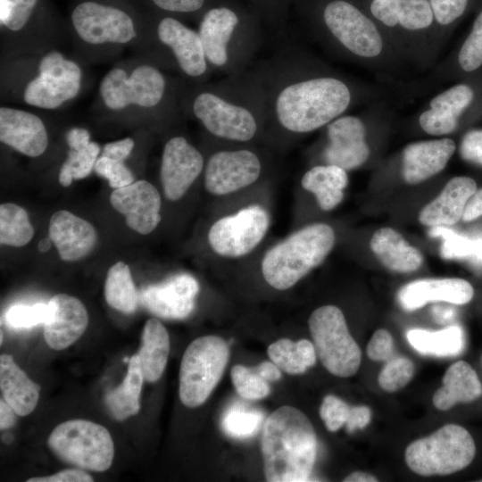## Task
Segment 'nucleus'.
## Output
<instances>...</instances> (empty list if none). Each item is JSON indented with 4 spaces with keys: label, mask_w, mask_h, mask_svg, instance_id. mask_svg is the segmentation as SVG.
<instances>
[{
    "label": "nucleus",
    "mask_w": 482,
    "mask_h": 482,
    "mask_svg": "<svg viewBox=\"0 0 482 482\" xmlns=\"http://www.w3.org/2000/svg\"><path fill=\"white\" fill-rule=\"evenodd\" d=\"M313 31L333 55L368 69L381 79L397 78L406 65L362 0L319 2Z\"/></svg>",
    "instance_id": "nucleus-3"
},
{
    "label": "nucleus",
    "mask_w": 482,
    "mask_h": 482,
    "mask_svg": "<svg viewBox=\"0 0 482 482\" xmlns=\"http://www.w3.org/2000/svg\"><path fill=\"white\" fill-rule=\"evenodd\" d=\"M181 108L183 116L198 121L217 142L251 145L266 137L265 94L255 68L217 81L187 84Z\"/></svg>",
    "instance_id": "nucleus-2"
},
{
    "label": "nucleus",
    "mask_w": 482,
    "mask_h": 482,
    "mask_svg": "<svg viewBox=\"0 0 482 482\" xmlns=\"http://www.w3.org/2000/svg\"><path fill=\"white\" fill-rule=\"evenodd\" d=\"M406 337L411 346L423 355L456 356L462 352L465 344L464 332L456 325L435 332L413 328Z\"/></svg>",
    "instance_id": "nucleus-37"
},
{
    "label": "nucleus",
    "mask_w": 482,
    "mask_h": 482,
    "mask_svg": "<svg viewBox=\"0 0 482 482\" xmlns=\"http://www.w3.org/2000/svg\"><path fill=\"white\" fill-rule=\"evenodd\" d=\"M405 63L420 71L435 66L441 52L428 0H362Z\"/></svg>",
    "instance_id": "nucleus-8"
},
{
    "label": "nucleus",
    "mask_w": 482,
    "mask_h": 482,
    "mask_svg": "<svg viewBox=\"0 0 482 482\" xmlns=\"http://www.w3.org/2000/svg\"><path fill=\"white\" fill-rule=\"evenodd\" d=\"M39 4L40 0H0L1 60L51 48L35 25Z\"/></svg>",
    "instance_id": "nucleus-19"
},
{
    "label": "nucleus",
    "mask_w": 482,
    "mask_h": 482,
    "mask_svg": "<svg viewBox=\"0 0 482 482\" xmlns=\"http://www.w3.org/2000/svg\"><path fill=\"white\" fill-rule=\"evenodd\" d=\"M335 242V231L326 223L298 229L266 252L261 264L264 280L277 290L292 287L322 263Z\"/></svg>",
    "instance_id": "nucleus-10"
},
{
    "label": "nucleus",
    "mask_w": 482,
    "mask_h": 482,
    "mask_svg": "<svg viewBox=\"0 0 482 482\" xmlns=\"http://www.w3.org/2000/svg\"><path fill=\"white\" fill-rule=\"evenodd\" d=\"M253 369L260 377L267 381H276L281 377L280 369L273 362H263Z\"/></svg>",
    "instance_id": "nucleus-58"
},
{
    "label": "nucleus",
    "mask_w": 482,
    "mask_h": 482,
    "mask_svg": "<svg viewBox=\"0 0 482 482\" xmlns=\"http://www.w3.org/2000/svg\"><path fill=\"white\" fill-rule=\"evenodd\" d=\"M350 406L340 398L328 395L320 405V415L326 428L329 431H337L344 425L348 419Z\"/></svg>",
    "instance_id": "nucleus-49"
},
{
    "label": "nucleus",
    "mask_w": 482,
    "mask_h": 482,
    "mask_svg": "<svg viewBox=\"0 0 482 482\" xmlns=\"http://www.w3.org/2000/svg\"><path fill=\"white\" fill-rule=\"evenodd\" d=\"M0 388L4 400L18 416H27L36 408L40 386L15 363L12 356H0Z\"/></svg>",
    "instance_id": "nucleus-31"
},
{
    "label": "nucleus",
    "mask_w": 482,
    "mask_h": 482,
    "mask_svg": "<svg viewBox=\"0 0 482 482\" xmlns=\"http://www.w3.org/2000/svg\"><path fill=\"white\" fill-rule=\"evenodd\" d=\"M263 422V414L241 405L231 406L222 419V428L235 438H249L257 434Z\"/></svg>",
    "instance_id": "nucleus-43"
},
{
    "label": "nucleus",
    "mask_w": 482,
    "mask_h": 482,
    "mask_svg": "<svg viewBox=\"0 0 482 482\" xmlns=\"http://www.w3.org/2000/svg\"><path fill=\"white\" fill-rule=\"evenodd\" d=\"M437 29L441 49L453 28L472 8L475 0H428Z\"/></svg>",
    "instance_id": "nucleus-42"
},
{
    "label": "nucleus",
    "mask_w": 482,
    "mask_h": 482,
    "mask_svg": "<svg viewBox=\"0 0 482 482\" xmlns=\"http://www.w3.org/2000/svg\"><path fill=\"white\" fill-rule=\"evenodd\" d=\"M347 184V170L327 163L312 166L301 179L303 188L315 195L323 211H331L342 202Z\"/></svg>",
    "instance_id": "nucleus-34"
},
{
    "label": "nucleus",
    "mask_w": 482,
    "mask_h": 482,
    "mask_svg": "<svg viewBox=\"0 0 482 482\" xmlns=\"http://www.w3.org/2000/svg\"><path fill=\"white\" fill-rule=\"evenodd\" d=\"M170 351L167 329L157 319H149L144 327L137 356L144 378L157 381L166 367Z\"/></svg>",
    "instance_id": "nucleus-35"
},
{
    "label": "nucleus",
    "mask_w": 482,
    "mask_h": 482,
    "mask_svg": "<svg viewBox=\"0 0 482 482\" xmlns=\"http://www.w3.org/2000/svg\"><path fill=\"white\" fill-rule=\"evenodd\" d=\"M477 95L472 85L460 82L433 96L418 112L419 129L431 136L455 132L461 120L475 103Z\"/></svg>",
    "instance_id": "nucleus-21"
},
{
    "label": "nucleus",
    "mask_w": 482,
    "mask_h": 482,
    "mask_svg": "<svg viewBox=\"0 0 482 482\" xmlns=\"http://www.w3.org/2000/svg\"><path fill=\"white\" fill-rule=\"evenodd\" d=\"M49 316L44 323V337L47 345L62 350L75 343L85 332L88 314L84 304L76 297L58 294L49 303Z\"/></svg>",
    "instance_id": "nucleus-25"
},
{
    "label": "nucleus",
    "mask_w": 482,
    "mask_h": 482,
    "mask_svg": "<svg viewBox=\"0 0 482 482\" xmlns=\"http://www.w3.org/2000/svg\"><path fill=\"white\" fill-rule=\"evenodd\" d=\"M156 9L167 12L168 15H190L202 11L206 0H148Z\"/></svg>",
    "instance_id": "nucleus-50"
},
{
    "label": "nucleus",
    "mask_w": 482,
    "mask_h": 482,
    "mask_svg": "<svg viewBox=\"0 0 482 482\" xmlns=\"http://www.w3.org/2000/svg\"><path fill=\"white\" fill-rule=\"evenodd\" d=\"M255 70L265 94L266 137L281 144L387 98L384 88L346 76L303 51L282 52Z\"/></svg>",
    "instance_id": "nucleus-1"
},
{
    "label": "nucleus",
    "mask_w": 482,
    "mask_h": 482,
    "mask_svg": "<svg viewBox=\"0 0 482 482\" xmlns=\"http://www.w3.org/2000/svg\"><path fill=\"white\" fill-rule=\"evenodd\" d=\"M48 233L60 258L66 262L85 257L97 240L96 231L88 221L64 210L51 216Z\"/></svg>",
    "instance_id": "nucleus-28"
},
{
    "label": "nucleus",
    "mask_w": 482,
    "mask_h": 482,
    "mask_svg": "<svg viewBox=\"0 0 482 482\" xmlns=\"http://www.w3.org/2000/svg\"><path fill=\"white\" fill-rule=\"evenodd\" d=\"M479 216H482V188L476 190L469 199L461 220L471 221Z\"/></svg>",
    "instance_id": "nucleus-57"
},
{
    "label": "nucleus",
    "mask_w": 482,
    "mask_h": 482,
    "mask_svg": "<svg viewBox=\"0 0 482 482\" xmlns=\"http://www.w3.org/2000/svg\"><path fill=\"white\" fill-rule=\"evenodd\" d=\"M112 207L125 216L127 225L139 234L146 235L161 221V196L157 188L146 180L117 188L111 194Z\"/></svg>",
    "instance_id": "nucleus-23"
},
{
    "label": "nucleus",
    "mask_w": 482,
    "mask_h": 482,
    "mask_svg": "<svg viewBox=\"0 0 482 482\" xmlns=\"http://www.w3.org/2000/svg\"><path fill=\"white\" fill-rule=\"evenodd\" d=\"M482 395V385L476 371L464 361L452 364L443 378V386L433 395V404L441 411L459 403H470Z\"/></svg>",
    "instance_id": "nucleus-33"
},
{
    "label": "nucleus",
    "mask_w": 482,
    "mask_h": 482,
    "mask_svg": "<svg viewBox=\"0 0 482 482\" xmlns=\"http://www.w3.org/2000/svg\"><path fill=\"white\" fill-rule=\"evenodd\" d=\"M270 225L268 211L260 204H251L218 219L209 229L208 244L218 256L241 258L260 245Z\"/></svg>",
    "instance_id": "nucleus-18"
},
{
    "label": "nucleus",
    "mask_w": 482,
    "mask_h": 482,
    "mask_svg": "<svg viewBox=\"0 0 482 482\" xmlns=\"http://www.w3.org/2000/svg\"><path fill=\"white\" fill-rule=\"evenodd\" d=\"M52 240L51 238H43L38 243V250L42 253L47 252L51 247Z\"/></svg>",
    "instance_id": "nucleus-62"
},
{
    "label": "nucleus",
    "mask_w": 482,
    "mask_h": 482,
    "mask_svg": "<svg viewBox=\"0 0 482 482\" xmlns=\"http://www.w3.org/2000/svg\"><path fill=\"white\" fill-rule=\"evenodd\" d=\"M187 84L139 54L117 62L104 74L96 112L170 123L183 116L181 100Z\"/></svg>",
    "instance_id": "nucleus-4"
},
{
    "label": "nucleus",
    "mask_w": 482,
    "mask_h": 482,
    "mask_svg": "<svg viewBox=\"0 0 482 482\" xmlns=\"http://www.w3.org/2000/svg\"><path fill=\"white\" fill-rule=\"evenodd\" d=\"M93 478L83 469H70L46 477L31 478L27 482H92Z\"/></svg>",
    "instance_id": "nucleus-53"
},
{
    "label": "nucleus",
    "mask_w": 482,
    "mask_h": 482,
    "mask_svg": "<svg viewBox=\"0 0 482 482\" xmlns=\"http://www.w3.org/2000/svg\"><path fill=\"white\" fill-rule=\"evenodd\" d=\"M394 112L386 100L375 102L357 114H343L324 127L325 143L320 150L322 163L345 170L364 165L371 157L370 131Z\"/></svg>",
    "instance_id": "nucleus-12"
},
{
    "label": "nucleus",
    "mask_w": 482,
    "mask_h": 482,
    "mask_svg": "<svg viewBox=\"0 0 482 482\" xmlns=\"http://www.w3.org/2000/svg\"><path fill=\"white\" fill-rule=\"evenodd\" d=\"M145 378L137 354L129 360L128 371L117 387L108 392L104 402L112 417L123 420L140 410V393Z\"/></svg>",
    "instance_id": "nucleus-36"
},
{
    "label": "nucleus",
    "mask_w": 482,
    "mask_h": 482,
    "mask_svg": "<svg viewBox=\"0 0 482 482\" xmlns=\"http://www.w3.org/2000/svg\"><path fill=\"white\" fill-rule=\"evenodd\" d=\"M477 190L475 180L460 176L450 179L438 196L420 212L419 220L428 227H445L461 220L465 206Z\"/></svg>",
    "instance_id": "nucleus-30"
},
{
    "label": "nucleus",
    "mask_w": 482,
    "mask_h": 482,
    "mask_svg": "<svg viewBox=\"0 0 482 482\" xmlns=\"http://www.w3.org/2000/svg\"><path fill=\"white\" fill-rule=\"evenodd\" d=\"M378 479L374 476L365 472H353L347 476L345 482H376Z\"/></svg>",
    "instance_id": "nucleus-61"
},
{
    "label": "nucleus",
    "mask_w": 482,
    "mask_h": 482,
    "mask_svg": "<svg viewBox=\"0 0 482 482\" xmlns=\"http://www.w3.org/2000/svg\"><path fill=\"white\" fill-rule=\"evenodd\" d=\"M221 144L206 157L204 170L205 189L219 196L252 186L264 170L262 155L250 145Z\"/></svg>",
    "instance_id": "nucleus-17"
},
{
    "label": "nucleus",
    "mask_w": 482,
    "mask_h": 482,
    "mask_svg": "<svg viewBox=\"0 0 482 482\" xmlns=\"http://www.w3.org/2000/svg\"><path fill=\"white\" fill-rule=\"evenodd\" d=\"M95 171L108 180L111 187L117 189L132 184L135 177L130 169L122 161H117L101 155L98 157Z\"/></svg>",
    "instance_id": "nucleus-48"
},
{
    "label": "nucleus",
    "mask_w": 482,
    "mask_h": 482,
    "mask_svg": "<svg viewBox=\"0 0 482 482\" xmlns=\"http://www.w3.org/2000/svg\"><path fill=\"white\" fill-rule=\"evenodd\" d=\"M229 358V345L204 336L186 349L179 370V398L189 408L203 404L220 380Z\"/></svg>",
    "instance_id": "nucleus-15"
},
{
    "label": "nucleus",
    "mask_w": 482,
    "mask_h": 482,
    "mask_svg": "<svg viewBox=\"0 0 482 482\" xmlns=\"http://www.w3.org/2000/svg\"><path fill=\"white\" fill-rule=\"evenodd\" d=\"M267 352L270 360L288 374L303 373L316 362L314 345L307 339L293 342L281 338L272 343Z\"/></svg>",
    "instance_id": "nucleus-38"
},
{
    "label": "nucleus",
    "mask_w": 482,
    "mask_h": 482,
    "mask_svg": "<svg viewBox=\"0 0 482 482\" xmlns=\"http://www.w3.org/2000/svg\"><path fill=\"white\" fill-rule=\"evenodd\" d=\"M47 445L61 461L92 471L108 470L114 456L109 431L86 420H71L56 426L48 436Z\"/></svg>",
    "instance_id": "nucleus-14"
},
{
    "label": "nucleus",
    "mask_w": 482,
    "mask_h": 482,
    "mask_svg": "<svg viewBox=\"0 0 482 482\" xmlns=\"http://www.w3.org/2000/svg\"><path fill=\"white\" fill-rule=\"evenodd\" d=\"M0 140L28 157L42 155L48 146V132L35 112L14 106L0 107Z\"/></svg>",
    "instance_id": "nucleus-24"
},
{
    "label": "nucleus",
    "mask_w": 482,
    "mask_h": 482,
    "mask_svg": "<svg viewBox=\"0 0 482 482\" xmlns=\"http://www.w3.org/2000/svg\"><path fill=\"white\" fill-rule=\"evenodd\" d=\"M231 380L237 394L246 400H261L270 394L268 381L253 369L236 365L231 370Z\"/></svg>",
    "instance_id": "nucleus-45"
},
{
    "label": "nucleus",
    "mask_w": 482,
    "mask_h": 482,
    "mask_svg": "<svg viewBox=\"0 0 482 482\" xmlns=\"http://www.w3.org/2000/svg\"><path fill=\"white\" fill-rule=\"evenodd\" d=\"M459 150L463 160L482 166V129L469 130L463 136Z\"/></svg>",
    "instance_id": "nucleus-52"
},
{
    "label": "nucleus",
    "mask_w": 482,
    "mask_h": 482,
    "mask_svg": "<svg viewBox=\"0 0 482 482\" xmlns=\"http://www.w3.org/2000/svg\"><path fill=\"white\" fill-rule=\"evenodd\" d=\"M414 374V365L403 356L391 357L378 376L379 386L386 392H395L406 386Z\"/></svg>",
    "instance_id": "nucleus-46"
},
{
    "label": "nucleus",
    "mask_w": 482,
    "mask_h": 482,
    "mask_svg": "<svg viewBox=\"0 0 482 482\" xmlns=\"http://www.w3.org/2000/svg\"><path fill=\"white\" fill-rule=\"evenodd\" d=\"M134 146V139L132 137H125L106 143L103 147L102 155L113 160L125 162L132 153Z\"/></svg>",
    "instance_id": "nucleus-54"
},
{
    "label": "nucleus",
    "mask_w": 482,
    "mask_h": 482,
    "mask_svg": "<svg viewBox=\"0 0 482 482\" xmlns=\"http://www.w3.org/2000/svg\"><path fill=\"white\" fill-rule=\"evenodd\" d=\"M308 324L316 353L328 371L342 378L355 374L362 352L342 311L335 305L320 306L312 312Z\"/></svg>",
    "instance_id": "nucleus-16"
},
{
    "label": "nucleus",
    "mask_w": 482,
    "mask_h": 482,
    "mask_svg": "<svg viewBox=\"0 0 482 482\" xmlns=\"http://www.w3.org/2000/svg\"><path fill=\"white\" fill-rule=\"evenodd\" d=\"M104 296L111 307L123 313H132L137 308L139 294L129 267L125 262H118L109 269L104 284Z\"/></svg>",
    "instance_id": "nucleus-39"
},
{
    "label": "nucleus",
    "mask_w": 482,
    "mask_h": 482,
    "mask_svg": "<svg viewBox=\"0 0 482 482\" xmlns=\"http://www.w3.org/2000/svg\"><path fill=\"white\" fill-rule=\"evenodd\" d=\"M17 415L4 399L0 401V428L2 430L12 428L16 423Z\"/></svg>",
    "instance_id": "nucleus-59"
},
{
    "label": "nucleus",
    "mask_w": 482,
    "mask_h": 482,
    "mask_svg": "<svg viewBox=\"0 0 482 482\" xmlns=\"http://www.w3.org/2000/svg\"><path fill=\"white\" fill-rule=\"evenodd\" d=\"M476 445L466 428L447 424L429 436L411 443L405 450L408 467L421 476L448 475L472 461Z\"/></svg>",
    "instance_id": "nucleus-13"
},
{
    "label": "nucleus",
    "mask_w": 482,
    "mask_h": 482,
    "mask_svg": "<svg viewBox=\"0 0 482 482\" xmlns=\"http://www.w3.org/2000/svg\"><path fill=\"white\" fill-rule=\"evenodd\" d=\"M456 145L448 137L411 143L400 155V173L410 185L423 182L441 172L454 154Z\"/></svg>",
    "instance_id": "nucleus-26"
},
{
    "label": "nucleus",
    "mask_w": 482,
    "mask_h": 482,
    "mask_svg": "<svg viewBox=\"0 0 482 482\" xmlns=\"http://www.w3.org/2000/svg\"><path fill=\"white\" fill-rule=\"evenodd\" d=\"M149 23L120 4L81 0L71 11L70 30L79 55L100 61L132 47L142 51Z\"/></svg>",
    "instance_id": "nucleus-6"
},
{
    "label": "nucleus",
    "mask_w": 482,
    "mask_h": 482,
    "mask_svg": "<svg viewBox=\"0 0 482 482\" xmlns=\"http://www.w3.org/2000/svg\"><path fill=\"white\" fill-rule=\"evenodd\" d=\"M434 320L439 324L449 323L455 318L456 312L453 307L436 304L431 309Z\"/></svg>",
    "instance_id": "nucleus-60"
},
{
    "label": "nucleus",
    "mask_w": 482,
    "mask_h": 482,
    "mask_svg": "<svg viewBox=\"0 0 482 482\" xmlns=\"http://www.w3.org/2000/svg\"><path fill=\"white\" fill-rule=\"evenodd\" d=\"M206 158L184 136L175 135L163 145L160 180L170 201L182 198L193 183L204 173Z\"/></svg>",
    "instance_id": "nucleus-20"
},
{
    "label": "nucleus",
    "mask_w": 482,
    "mask_h": 482,
    "mask_svg": "<svg viewBox=\"0 0 482 482\" xmlns=\"http://www.w3.org/2000/svg\"><path fill=\"white\" fill-rule=\"evenodd\" d=\"M198 292L197 280L189 274L181 273L145 287L139 294V299L149 312L158 317L181 320L194 311Z\"/></svg>",
    "instance_id": "nucleus-22"
},
{
    "label": "nucleus",
    "mask_w": 482,
    "mask_h": 482,
    "mask_svg": "<svg viewBox=\"0 0 482 482\" xmlns=\"http://www.w3.org/2000/svg\"><path fill=\"white\" fill-rule=\"evenodd\" d=\"M269 482L307 481L317 455V437L308 417L293 406H281L264 421L261 441Z\"/></svg>",
    "instance_id": "nucleus-7"
},
{
    "label": "nucleus",
    "mask_w": 482,
    "mask_h": 482,
    "mask_svg": "<svg viewBox=\"0 0 482 482\" xmlns=\"http://www.w3.org/2000/svg\"><path fill=\"white\" fill-rule=\"evenodd\" d=\"M100 151V145L94 141L80 149L69 148L66 160L60 168V184L69 187L73 179L87 178L95 169Z\"/></svg>",
    "instance_id": "nucleus-41"
},
{
    "label": "nucleus",
    "mask_w": 482,
    "mask_h": 482,
    "mask_svg": "<svg viewBox=\"0 0 482 482\" xmlns=\"http://www.w3.org/2000/svg\"><path fill=\"white\" fill-rule=\"evenodd\" d=\"M197 31L212 72L224 77L247 70L262 42L256 27L228 6L207 9Z\"/></svg>",
    "instance_id": "nucleus-9"
},
{
    "label": "nucleus",
    "mask_w": 482,
    "mask_h": 482,
    "mask_svg": "<svg viewBox=\"0 0 482 482\" xmlns=\"http://www.w3.org/2000/svg\"><path fill=\"white\" fill-rule=\"evenodd\" d=\"M1 88L10 100L36 109L55 111L82 92L81 62L55 47L2 60Z\"/></svg>",
    "instance_id": "nucleus-5"
},
{
    "label": "nucleus",
    "mask_w": 482,
    "mask_h": 482,
    "mask_svg": "<svg viewBox=\"0 0 482 482\" xmlns=\"http://www.w3.org/2000/svg\"><path fill=\"white\" fill-rule=\"evenodd\" d=\"M429 235L442 238L441 255L445 259L473 258L475 254L477 239L468 238L442 226L432 227Z\"/></svg>",
    "instance_id": "nucleus-44"
},
{
    "label": "nucleus",
    "mask_w": 482,
    "mask_h": 482,
    "mask_svg": "<svg viewBox=\"0 0 482 482\" xmlns=\"http://www.w3.org/2000/svg\"><path fill=\"white\" fill-rule=\"evenodd\" d=\"M49 316L48 303L15 304L4 314L6 324L15 329H23L45 323Z\"/></svg>",
    "instance_id": "nucleus-47"
},
{
    "label": "nucleus",
    "mask_w": 482,
    "mask_h": 482,
    "mask_svg": "<svg viewBox=\"0 0 482 482\" xmlns=\"http://www.w3.org/2000/svg\"><path fill=\"white\" fill-rule=\"evenodd\" d=\"M370 420L371 411L369 407L364 405L351 407L345 422L346 431L353 433L357 429H362L370 423Z\"/></svg>",
    "instance_id": "nucleus-55"
},
{
    "label": "nucleus",
    "mask_w": 482,
    "mask_h": 482,
    "mask_svg": "<svg viewBox=\"0 0 482 482\" xmlns=\"http://www.w3.org/2000/svg\"><path fill=\"white\" fill-rule=\"evenodd\" d=\"M139 54L167 71L176 72L190 85L209 81L213 74L198 31L171 15L149 23L147 38Z\"/></svg>",
    "instance_id": "nucleus-11"
},
{
    "label": "nucleus",
    "mask_w": 482,
    "mask_h": 482,
    "mask_svg": "<svg viewBox=\"0 0 482 482\" xmlns=\"http://www.w3.org/2000/svg\"><path fill=\"white\" fill-rule=\"evenodd\" d=\"M473 295L471 284L465 279L427 278L403 286L398 293V301L404 310L414 311L432 302L465 304Z\"/></svg>",
    "instance_id": "nucleus-29"
},
{
    "label": "nucleus",
    "mask_w": 482,
    "mask_h": 482,
    "mask_svg": "<svg viewBox=\"0 0 482 482\" xmlns=\"http://www.w3.org/2000/svg\"><path fill=\"white\" fill-rule=\"evenodd\" d=\"M34 236L28 212L20 205L7 203L0 206V242L11 246H23Z\"/></svg>",
    "instance_id": "nucleus-40"
},
{
    "label": "nucleus",
    "mask_w": 482,
    "mask_h": 482,
    "mask_svg": "<svg viewBox=\"0 0 482 482\" xmlns=\"http://www.w3.org/2000/svg\"><path fill=\"white\" fill-rule=\"evenodd\" d=\"M394 353L393 337L386 329H378L367 346L368 356L375 362L388 361Z\"/></svg>",
    "instance_id": "nucleus-51"
},
{
    "label": "nucleus",
    "mask_w": 482,
    "mask_h": 482,
    "mask_svg": "<svg viewBox=\"0 0 482 482\" xmlns=\"http://www.w3.org/2000/svg\"><path fill=\"white\" fill-rule=\"evenodd\" d=\"M65 140L69 148L80 149L91 142L90 133L85 128L73 127L66 132Z\"/></svg>",
    "instance_id": "nucleus-56"
},
{
    "label": "nucleus",
    "mask_w": 482,
    "mask_h": 482,
    "mask_svg": "<svg viewBox=\"0 0 482 482\" xmlns=\"http://www.w3.org/2000/svg\"><path fill=\"white\" fill-rule=\"evenodd\" d=\"M370 245L379 262L392 271L411 272L422 264V253L394 229H379L373 234Z\"/></svg>",
    "instance_id": "nucleus-32"
},
{
    "label": "nucleus",
    "mask_w": 482,
    "mask_h": 482,
    "mask_svg": "<svg viewBox=\"0 0 482 482\" xmlns=\"http://www.w3.org/2000/svg\"><path fill=\"white\" fill-rule=\"evenodd\" d=\"M482 66V7L471 29L455 54L435 65L428 76L415 82L409 89L420 91L441 85L460 74H471Z\"/></svg>",
    "instance_id": "nucleus-27"
}]
</instances>
